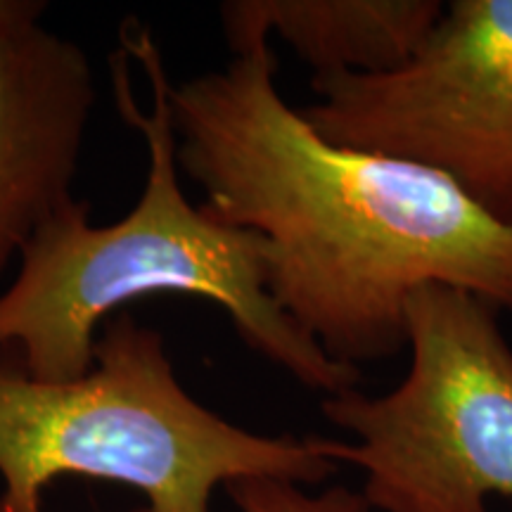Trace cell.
Returning a JSON list of instances; mask_svg holds the SVG:
<instances>
[{"mask_svg": "<svg viewBox=\"0 0 512 512\" xmlns=\"http://www.w3.org/2000/svg\"><path fill=\"white\" fill-rule=\"evenodd\" d=\"M169 83L181 174L200 207L268 245V292L332 361L406 351L408 302L448 285L512 311V230L406 159L335 145L278 86L268 38Z\"/></svg>", "mask_w": 512, "mask_h": 512, "instance_id": "6da1fadb", "label": "cell"}, {"mask_svg": "<svg viewBox=\"0 0 512 512\" xmlns=\"http://www.w3.org/2000/svg\"><path fill=\"white\" fill-rule=\"evenodd\" d=\"M145 69L152 110L128 81L124 53L112 57L121 119L140 133L147 176L136 207L110 226L88 221L72 200L36 230L0 292V351H15L36 382H72L93 368L102 325L143 297H197L226 313L242 344L302 384L337 396L361 389V368L332 361L268 292V245L192 204L181 185L169 76L152 31H121Z\"/></svg>", "mask_w": 512, "mask_h": 512, "instance_id": "7a4b0ae2", "label": "cell"}, {"mask_svg": "<svg viewBox=\"0 0 512 512\" xmlns=\"http://www.w3.org/2000/svg\"><path fill=\"white\" fill-rule=\"evenodd\" d=\"M339 465L323 439L235 425L178 380L159 330L119 311L102 325L93 368L36 382L0 351V512H43V489L79 475L136 489L131 512H214V491L273 477L320 486Z\"/></svg>", "mask_w": 512, "mask_h": 512, "instance_id": "3957f363", "label": "cell"}, {"mask_svg": "<svg viewBox=\"0 0 512 512\" xmlns=\"http://www.w3.org/2000/svg\"><path fill=\"white\" fill-rule=\"evenodd\" d=\"M408 368L380 396H325L320 413L351 441L323 439L363 472L373 512H489L512 501V347L501 311L477 294L425 285L408 302Z\"/></svg>", "mask_w": 512, "mask_h": 512, "instance_id": "277c9868", "label": "cell"}, {"mask_svg": "<svg viewBox=\"0 0 512 512\" xmlns=\"http://www.w3.org/2000/svg\"><path fill=\"white\" fill-rule=\"evenodd\" d=\"M325 140L420 164L512 230V0H453L406 64L316 76Z\"/></svg>", "mask_w": 512, "mask_h": 512, "instance_id": "5b68a950", "label": "cell"}, {"mask_svg": "<svg viewBox=\"0 0 512 512\" xmlns=\"http://www.w3.org/2000/svg\"><path fill=\"white\" fill-rule=\"evenodd\" d=\"M43 15L0 24V278L74 197L98 86L86 50Z\"/></svg>", "mask_w": 512, "mask_h": 512, "instance_id": "8992f818", "label": "cell"}, {"mask_svg": "<svg viewBox=\"0 0 512 512\" xmlns=\"http://www.w3.org/2000/svg\"><path fill=\"white\" fill-rule=\"evenodd\" d=\"M441 0H228L219 19L228 50L278 36L313 76H375L418 53L444 15Z\"/></svg>", "mask_w": 512, "mask_h": 512, "instance_id": "52a82bcc", "label": "cell"}, {"mask_svg": "<svg viewBox=\"0 0 512 512\" xmlns=\"http://www.w3.org/2000/svg\"><path fill=\"white\" fill-rule=\"evenodd\" d=\"M238 512H373L361 491L344 484L309 486L273 477L235 479L226 486Z\"/></svg>", "mask_w": 512, "mask_h": 512, "instance_id": "ba28073f", "label": "cell"}, {"mask_svg": "<svg viewBox=\"0 0 512 512\" xmlns=\"http://www.w3.org/2000/svg\"><path fill=\"white\" fill-rule=\"evenodd\" d=\"M46 8L48 5L41 0H0V24L31 15H46Z\"/></svg>", "mask_w": 512, "mask_h": 512, "instance_id": "9c48e42d", "label": "cell"}]
</instances>
